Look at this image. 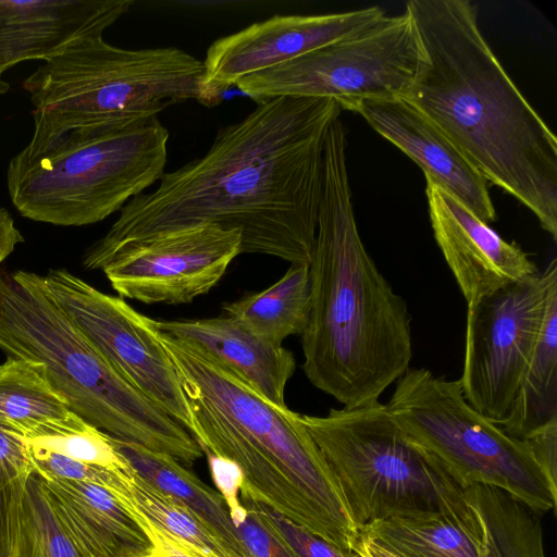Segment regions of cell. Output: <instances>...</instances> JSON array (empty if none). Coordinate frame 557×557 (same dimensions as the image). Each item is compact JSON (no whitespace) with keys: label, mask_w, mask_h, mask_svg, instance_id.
<instances>
[{"label":"cell","mask_w":557,"mask_h":557,"mask_svg":"<svg viewBox=\"0 0 557 557\" xmlns=\"http://www.w3.org/2000/svg\"><path fill=\"white\" fill-rule=\"evenodd\" d=\"M44 280L60 309L109 366L188 431L187 404L157 320L65 269L50 270Z\"/></svg>","instance_id":"12"},{"label":"cell","mask_w":557,"mask_h":557,"mask_svg":"<svg viewBox=\"0 0 557 557\" xmlns=\"http://www.w3.org/2000/svg\"><path fill=\"white\" fill-rule=\"evenodd\" d=\"M354 553L358 557H397L395 554L376 544L360 533Z\"/></svg>","instance_id":"36"},{"label":"cell","mask_w":557,"mask_h":557,"mask_svg":"<svg viewBox=\"0 0 557 557\" xmlns=\"http://www.w3.org/2000/svg\"><path fill=\"white\" fill-rule=\"evenodd\" d=\"M70 459L110 471H127V460L114 447L111 435L89 424L77 414L24 441Z\"/></svg>","instance_id":"28"},{"label":"cell","mask_w":557,"mask_h":557,"mask_svg":"<svg viewBox=\"0 0 557 557\" xmlns=\"http://www.w3.org/2000/svg\"><path fill=\"white\" fill-rule=\"evenodd\" d=\"M479 523L480 557H546L539 513L499 488H463Z\"/></svg>","instance_id":"21"},{"label":"cell","mask_w":557,"mask_h":557,"mask_svg":"<svg viewBox=\"0 0 557 557\" xmlns=\"http://www.w3.org/2000/svg\"><path fill=\"white\" fill-rule=\"evenodd\" d=\"M159 337L178 374L188 432L203 455L239 468L240 495L354 552L360 531L301 414L271 403L196 346Z\"/></svg>","instance_id":"4"},{"label":"cell","mask_w":557,"mask_h":557,"mask_svg":"<svg viewBox=\"0 0 557 557\" xmlns=\"http://www.w3.org/2000/svg\"><path fill=\"white\" fill-rule=\"evenodd\" d=\"M302 422L333 472L359 531L394 518H476L442 461L411 437L380 401L332 408Z\"/></svg>","instance_id":"8"},{"label":"cell","mask_w":557,"mask_h":557,"mask_svg":"<svg viewBox=\"0 0 557 557\" xmlns=\"http://www.w3.org/2000/svg\"><path fill=\"white\" fill-rule=\"evenodd\" d=\"M336 119L324 139L315 243L309 263L311 308L301 335L309 382L346 408L379 401L412 358L411 318L358 232Z\"/></svg>","instance_id":"3"},{"label":"cell","mask_w":557,"mask_h":557,"mask_svg":"<svg viewBox=\"0 0 557 557\" xmlns=\"http://www.w3.org/2000/svg\"><path fill=\"white\" fill-rule=\"evenodd\" d=\"M5 516L4 557H86L59 522L36 472L9 488Z\"/></svg>","instance_id":"26"},{"label":"cell","mask_w":557,"mask_h":557,"mask_svg":"<svg viewBox=\"0 0 557 557\" xmlns=\"http://www.w3.org/2000/svg\"><path fill=\"white\" fill-rule=\"evenodd\" d=\"M422 52L404 98L557 239V138L485 40L469 0L406 3Z\"/></svg>","instance_id":"2"},{"label":"cell","mask_w":557,"mask_h":557,"mask_svg":"<svg viewBox=\"0 0 557 557\" xmlns=\"http://www.w3.org/2000/svg\"><path fill=\"white\" fill-rule=\"evenodd\" d=\"M240 253L238 231L202 224L133 244L102 271L122 298L181 305L209 293Z\"/></svg>","instance_id":"13"},{"label":"cell","mask_w":557,"mask_h":557,"mask_svg":"<svg viewBox=\"0 0 557 557\" xmlns=\"http://www.w3.org/2000/svg\"><path fill=\"white\" fill-rule=\"evenodd\" d=\"M5 505H7V494L0 495V557H4L5 552H7Z\"/></svg>","instance_id":"37"},{"label":"cell","mask_w":557,"mask_h":557,"mask_svg":"<svg viewBox=\"0 0 557 557\" xmlns=\"http://www.w3.org/2000/svg\"><path fill=\"white\" fill-rule=\"evenodd\" d=\"M239 499L245 508L251 511L296 557H358L354 552L339 549L248 496L240 495Z\"/></svg>","instance_id":"29"},{"label":"cell","mask_w":557,"mask_h":557,"mask_svg":"<svg viewBox=\"0 0 557 557\" xmlns=\"http://www.w3.org/2000/svg\"><path fill=\"white\" fill-rule=\"evenodd\" d=\"M40 478L59 522L86 557H148L158 553L138 519L104 487Z\"/></svg>","instance_id":"18"},{"label":"cell","mask_w":557,"mask_h":557,"mask_svg":"<svg viewBox=\"0 0 557 557\" xmlns=\"http://www.w3.org/2000/svg\"><path fill=\"white\" fill-rule=\"evenodd\" d=\"M396 382L386 408L462 488L493 486L537 513L556 509L557 490L528 444L476 411L465 398L459 380L409 368Z\"/></svg>","instance_id":"9"},{"label":"cell","mask_w":557,"mask_h":557,"mask_svg":"<svg viewBox=\"0 0 557 557\" xmlns=\"http://www.w3.org/2000/svg\"><path fill=\"white\" fill-rule=\"evenodd\" d=\"M228 513L251 557H296L243 504L228 509Z\"/></svg>","instance_id":"30"},{"label":"cell","mask_w":557,"mask_h":557,"mask_svg":"<svg viewBox=\"0 0 557 557\" xmlns=\"http://www.w3.org/2000/svg\"><path fill=\"white\" fill-rule=\"evenodd\" d=\"M557 260L535 275L505 285L468 305L462 375L467 401L502 424L536 342Z\"/></svg>","instance_id":"11"},{"label":"cell","mask_w":557,"mask_h":557,"mask_svg":"<svg viewBox=\"0 0 557 557\" xmlns=\"http://www.w3.org/2000/svg\"><path fill=\"white\" fill-rule=\"evenodd\" d=\"M148 557H163V556L161 554L157 553V554L148 556Z\"/></svg>","instance_id":"38"},{"label":"cell","mask_w":557,"mask_h":557,"mask_svg":"<svg viewBox=\"0 0 557 557\" xmlns=\"http://www.w3.org/2000/svg\"><path fill=\"white\" fill-rule=\"evenodd\" d=\"M135 516V515H134ZM136 517V516H135ZM140 524L146 529L150 539L154 543L157 547V552L161 554L163 557H194L188 553L181 549L177 545H175L170 539L154 530L152 527L147 524L144 520L136 517Z\"/></svg>","instance_id":"35"},{"label":"cell","mask_w":557,"mask_h":557,"mask_svg":"<svg viewBox=\"0 0 557 557\" xmlns=\"http://www.w3.org/2000/svg\"><path fill=\"white\" fill-rule=\"evenodd\" d=\"M161 334L205 351L271 403L284 407L295 357L227 315L193 320H157Z\"/></svg>","instance_id":"19"},{"label":"cell","mask_w":557,"mask_h":557,"mask_svg":"<svg viewBox=\"0 0 557 557\" xmlns=\"http://www.w3.org/2000/svg\"><path fill=\"white\" fill-rule=\"evenodd\" d=\"M24 242L11 213L0 208V264L13 252L15 247Z\"/></svg>","instance_id":"34"},{"label":"cell","mask_w":557,"mask_h":557,"mask_svg":"<svg viewBox=\"0 0 557 557\" xmlns=\"http://www.w3.org/2000/svg\"><path fill=\"white\" fill-rule=\"evenodd\" d=\"M256 104L239 122L221 127L205 156L131 199L85 250L83 265L102 270L133 244L202 224L238 231L242 253L309 264L324 139L343 110L327 98L278 97Z\"/></svg>","instance_id":"1"},{"label":"cell","mask_w":557,"mask_h":557,"mask_svg":"<svg viewBox=\"0 0 557 557\" xmlns=\"http://www.w3.org/2000/svg\"><path fill=\"white\" fill-rule=\"evenodd\" d=\"M422 52L410 15H385L351 37L240 79L256 103L278 98H327L352 111L370 99L405 97Z\"/></svg>","instance_id":"10"},{"label":"cell","mask_w":557,"mask_h":557,"mask_svg":"<svg viewBox=\"0 0 557 557\" xmlns=\"http://www.w3.org/2000/svg\"><path fill=\"white\" fill-rule=\"evenodd\" d=\"M111 441L138 475L196 515L219 540L228 557H251L219 492L166 454L114 436Z\"/></svg>","instance_id":"20"},{"label":"cell","mask_w":557,"mask_h":557,"mask_svg":"<svg viewBox=\"0 0 557 557\" xmlns=\"http://www.w3.org/2000/svg\"><path fill=\"white\" fill-rule=\"evenodd\" d=\"M425 181L434 238L467 304L539 273L520 246L504 239L454 197Z\"/></svg>","instance_id":"15"},{"label":"cell","mask_w":557,"mask_h":557,"mask_svg":"<svg viewBox=\"0 0 557 557\" xmlns=\"http://www.w3.org/2000/svg\"><path fill=\"white\" fill-rule=\"evenodd\" d=\"M203 62L176 47L124 49L102 36L79 38L45 61L23 83L33 104L27 152L81 127L158 115L199 102Z\"/></svg>","instance_id":"6"},{"label":"cell","mask_w":557,"mask_h":557,"mask_svg":"<svg viewBox=\"0 0 557 557\" xmlns=\"http://www.w3.org/2000/svg\"><path fill=\"white\" fill-rule=\"evenodd\" d=\"M169 131L158 115L69 131L9 162L7 187L21 215L59 226L98 223L165 174Z\"/></svg>","instance_id":"7"},{"label":"cell","mask_w":557,"mask_h":557,"mask_svg":"<svg viewBox=\"0 0 557 557\" xmlns=\"http://www.w3.org/2000/svg\"><path fill=\"white\" fill-rule=\"evenodd\" d=\"M385 16L380 7L315 15H274L214 40L207 50L199 102L214 107L240 79L357 35Z\"/></svg>","instance_id":"14"},{"label":"cell","mask_w":557,"mask_h":557,"mask_svg":"<svg viewBox=\"0 0 557 557\" xmlns=\"http://www.w3.org/2000/svg\"><path fill=\"white\" fill-rule=\"evenodd\" d=\"M354 112L413 160L431 181L485 223L495 221L487 181L446 135L404 97L370 99Z\"/></svg>","instance_id":"16"},{"label":"cell","mask_w":557,"mask_h":557,"mask_svg":"<svg viewBox=\"0 0 557 557\" xmlns=\"http://www.w3.org/2000/svg\"><path fill=\"white\" fill-rule=\"evenodd\" d=\"M360 533L397 557H480L478 520L394 517L371 522Z\"/></svg>","instance_id":"27"},{"label":"cell","mask_w":557,"mask_h":557,"mask_svg":"<svg viewBox=\"0 0 557 557\" xmlns=\"http://www.w3.org/2000/svg\"><path fill=\"white\" fill-rule=\"evenodd\" d=\"M0 349L42 364L72 412L116 438L191 467L203 451L191 434L97 352L48 292L44 275L0 267Z\"/></svg>","instance_id":"5"},{"label":"cell","mask_w":557,"mask_h":557,"mask_svg":"<svg viewBox=\"0 0 557 557\" xmlns=\"http://www.w3.org/2000/svg\"><path fill=\"white\" fill-rule=\"evenodd\" d=\"M133 515L194 557H228L219 540L185 505L159 491L131 467L110 491Z\"/></svg>","instance_id":"25"},{"label":"cell","mask_w":557,"mask_h":557,"mask_svg":"<svg viewBox=\"0 0 557 557\" xmlns=\"http://www.w3.org/2000/svg\"><path fill=\"white\" fill-rule=\"evenodd\" d=\"M34 472L25 442L0 430V495Z\"/></svg>","instance_id":"31"},{"label":"cell","mask_w":557,"mask_h":557,"mask_svg":"<svg viewBox=\"0 0 557 557\" xmlns=\"http://www.w3.org/2000/svg\"><path fill=\"white\" fill-rule=\"evenodd\" d=\"M311 308L309 264H290L268 288L222 306V314L237 320L259 337L282 345L290 335H302Z\"/></svg>","instance_id":"22"},{"label":"cell","mask_w":557,"mask_h":557,"mask_svg":"<svg viewBox=\"0 0 557 557\" xmlns=\"http://www.w3.org/2000/svg\"><path fill=\"white\" fill-rule=\"evenodd\" d=\"M557 420V285L553 286L533 350L500 426L523 438Z\"/></svg>","instance_id":"23"},{"label":"cell","mask_w":557,"mask_h":557,"mask_svg":"<svg viewBox=\"0 0 557 557\" xmlns=\"http://www.w3.org/2000/svg\"><path fill=\"white\" fill-rule=\"evenodd\" d=\"M74 414L42 364L16 358L0 364V430L26 441Z\"/></svg>","instance_id":"24"},{"label":"cell","mask_w":557,"mask_h":557,"mask_svg":"<svg viewBox=\"0 0 557 557\" xmlns=\"http://www.w3.org/2000/svg\"><path fill=\"white\" fill-rule=\"evenodd\" d=\"M205 455L208 459L213 483L219 490L226 508L231 509L240 505L239 491L243 484V474L239 468L225 458L209 453Z\"/></svg>","instance_id":"33"},{"label":"cell","mask_w":557,"mask_h":557,"mask_svg":"<svg viewBox=\"0 0 557 557\" xmlns=\"http://www.w3.org/2000/svg\"><path fill=\"white\" fill-rule=\"evenodd\" d=\"M534 458L557 490V420L550 421L522 438Z\"/></svg>","instance_id":"32"},{"label":"cell","mask_w":557,"mask_h":557,"mask_svg":"<svg viewBox=\"0 0 557 557\" xmlns=\"http://www.w3.org/2000/svg\"><path fill=\"white\" fill-rule=\"evenodd\" d=\"M133 0H0V96L4 73L15 64L47 61L73 41L102 36L128 12Z\"/></svg>","instance_id":"17"}]
</instances>
